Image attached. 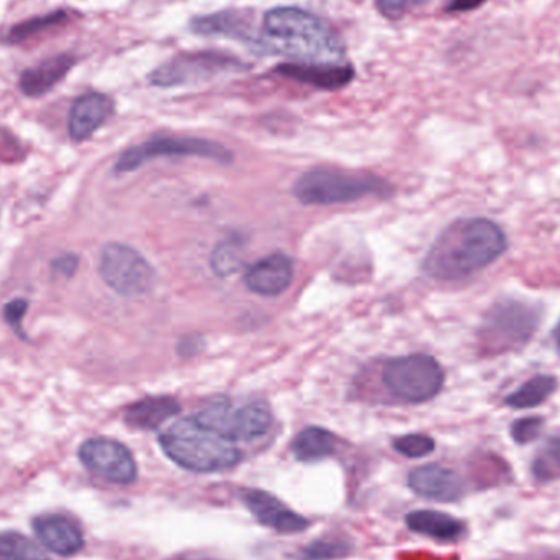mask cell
Masks as SVG:
<instances>
[{"mask_svg": "<svg viewBox=\"0 0 560 560\" xmlns=\"http://www.w3.org/2000/svg\"><path fill=\"white\" fill-rule=\"evenodd\" d=\"M506 249L509 238L502 226L483 217H467L438 236L424 258L423 271L441 282H459L492 266Z\"/></svg>", "mask_w": 560, "mask_h": 560, "instance_id": "cell-1", "label": "cell"}, {"mask_svg": "<svg viewBox=\"0 0 560 560\" xmlns=\"http://www.w3.org/2000/svg\"><path fill=\"white\" fill-rule=\"evenodd\" d=\"M259 51L290 56L316 65H338L345 46L335 30L315 13L296 7H279L266 13Z\"/></svg>", "mask_w": 560, "mask_h": 560, "instance_id": "cell-2", "label": "cell"}, {"mask_svg": "<svg viewBox=\"0 0 560 560\" xmlns=\"http://www.w3.org/2000/svg\"><path fill=\"white\" fill-rule=\"evenodd\" d=\"M167 459L194 474L225 472L238 466L242 453L233 441L207 430L196 418H183L160 436Z\"/></svg>", "mask_w": 560, "mask_h": 560, "instance_id": "cell-3", "label": "cell"}, {"mask_svg": "<svg viewBox=\"0 0 560 560\" xmlns=\"http://www.w3.org/2000/svg\"><path fill=\"white\" fill-rule=\"evenodd\" d=\"M542 308L528 300L503 296L483 316L479 342L486 355L518 351L532 341L541 325Z\"/></svg>", "mask_w": 560, "mask_h": 560, "instance_id": "cell-4", "label": "cell"}, {"mask_svg": "<svg viewBox=\"0 0 560 560\" xmlns=\"http://www.w3.org/2000/svg\"><path fill=\"white\" fill-rule=\"evenodd\" d=\"M293 192L305 206H335L355 202L365 197L387 199L394 194V187L375 174L315 167L296 180Z\"/></svg>", "mask_w": 560, "mask_h": 560, "instance_id": "cell-5", "label": "cell"}, {"mask_svg": "<svg viewBox=\"0 0 560 560\" xmlns=\"http://www.w3.org/2000/svg\"><path fill=\"white\" fill-rule=\"evenodd\" d=\"M194 418L207 430L233 443L259 440L269 433L275 423V415L265 400L238 405L229 397L210 398Z\"/></svg>", "mask_w": 560, "mask_h": 560, "instance_id": "cell-6", "label": "cell"}, {"mask_svg": "<svg viewBox=\"0 0 560 560\" xmlns=\"http://www.w3.org/2000/svg\"><path fill=\"white\" fill-rule=\"evenodd\" d=\"M382 381L392 397L418 405L433 400L443 390L446 375L433 355L410 354L390 359L384 365Z\"/></svg>", "mask_w": 560, "mask_h": 560, "instance_id": "cell-7", "label": "cell"}, {"mask_svg": "<svg viewBox=\"0 0 560 560\" xmlns=\"http://www.w3.org/2000/svg\"><path fill=\"white\" fill-rule=\"evenodd\" d=\"M189 156L206 158V160L219 161L222 164L232 163L233 160L232 151L217 141L206 140V138L160 135V137L150 138L144 143L137 144L121 153L115 163V173H131L156 158Z\"/></svg>", "mask_w": 560, "mask_h": 560, "instance_id": "cell-8", "label": "cell"}, {"mask_svg": "<svg viewBox=\"0 0 560 560\" xmlns=\"http://www.w3.org/2000/svg\"><path fill=\"white\" fill-rule=\"evenodd\" d=\"M246 69H248L246 62L226 52H183L154 69L148 79L156 88H179V85L209 81L226 72H240Z\"/></svg>", "mask_w": 560, "mask_h": 560, "instance_id": "cell-9", "label": "cell"}, {"mask_svg": "<svg viewBox=\"0 0 560 560\" xmlns=\"http://www.w3.org/2000/svg\"><path fill=\"white\" fill-rule=\"evenodd\" d=\"M101 278L121 296L143 295L153 282L150 262L131 246L110 243L98 259Z\"/></svg>", "mask_w": 560, "mask_h": 560, "instance_id": "cell-10", "label": "cell"}, {"mask_svg": "<svg viewBox=\"0 0 560 560\" xmlns=\"http://www.w3.org/2000/svg\"><path fill=\"white\" fill-rule=\"evenodd\" d=\"M82 466L114 486H131L138 479L133 454L120 441L110 438H91L79 447Z\"/></svg>", "mask_w": 560, "mask_h": 560, "instance_id": "cell-11", "label": "cell"}, {"mask_svg": "<svg viewBox=\"0 0 560 560\" xmlns=\"http://www.w3.org/2000/svg\"><path fill=\"white\" fill-rule=\"evenodd\" d=\"M240 495L256 522L279 535H296L310 528L308 520L289 509L275 493L259 489H245Z\"/></svg>", "mask_w": 560, "mask_h": 560, "instance_id": "cell-12", "label": "cell"}, {"mask_svg": "<svg viewBox=\"0 0 560 560\" xmlns=\"http://www.w3.org/2000/svg\"><path fill=\"white\" fill-rule=\"evenodd\" d=\"M407 483L411 492L434 502H457L466 493V482L460 474L440 464L417 467L408 474Z\"/></svg>", "mask_w": 560, "mask_h": 560, "instance_id": "cell-13", "label": "cell"}, {"mask_svg": "<svg viewBox=\"0 0 560 560\" xmlns=\"http://www.w3.org/2000/svg\"><path fill=\"white\" fill-rule=\"evenodd\" d=\"M33 532L43 548L61 558H71L84 548V533L71 516L45 513L33 520Z\"/></svg>", "mask_w": 560, "mask_h": 560, "instance_id": "cell-14", "label": "cell"}, {"mask_svg": "<svg viewBox=\"0 0 560 560\" xmlns=\"http://www.w3.org/2000/svg\"><path fill=\"white\" fill-rule=\"evenodd\" d=\"M190 28L197 35L238 39L258 51L261 46V39H259L252 16L248 13L240 12V10H223V12L210 13V15L196 16L190 22Z\"/></svg>", "mask_w": 560, "mask_h": 560, "instance_id": "cell-15", "label": "cell"}, {"mask_svg": "<svg viewBox=\"0 0 560 560\" xmlns=\"http://www.w3.org/2000/svg\"><path fill=\"white\" fill-rule=\"evenodd\" d=\"M115 102L101 92H88L72 104L69 112V137L72 141L91 138L114 115Z\"/></svg>", "mask_w": 560, "mask_h": 560, "instance_id": "cell-16", "label": "cell"}, {"mask_svg": "<svg viewBox=\"0 0 560 560\" xmlns=\"http://www.w3.org/2000/svg\"><path fill=\"white\" fill-rule=\"evenodd\" d=\"M276 74L322 91H338L354 78L349 65H316V62H287L275 69Z\"/></svg>", "mask_w": 560, "mask_h": 560, "instance_id": "cell-17", "label": "cell"}, {"mask_svg": "<svg viewBox=\"0 0 560 560\" xmlns=\"http://www.w3.org/2000/svg\"><path fill=\"white\" fill-rule=\"evenodd\" d=\"M293 280V262L283 253L266 256L245 276L246 285L259 295L276 296L285 292Z\"/></svg>", "mask_w": 560, "mask_h": 560, "instance_id": "cell-18", "label": "cell"}, {"mask_svg": "<svg viewBox=\"0 0 560 560\" xmlns=\"http://www.w3.org/2000/svg\"><path fill=\"white\" fill-rule=\"evenodd\" d=\"M75 66V56L58 55L45 59L33 68L25 69L20 75V91L26 97H42L55 89Z\"/></svg>", "mask_w": 560, "mask_h": 560, "instance_id": "cell-19", "label": "cell"}, {"mask_svg": "<svg viewBox=\"0 0 560 560\" xmlns=\"http://www.w3.org/2000/svg\"><path fill=\"white\" fill-rule=\"evenodd\" d=\"M180 411L179 401L173 397H148L135 401L125 410V423L135 430H158Z\"/></svg>", "mask_w": 560, "mask_h": 560, "instance_id": "cell-20", "label": "cell"}, {"mask_svg": "<svg viewBox=\"0 0 560 560\" xmlns=\"http://www.w3.org/2000/svg\"><path fill=\"white\" fill-rule=\"evenodd\" d=\"M405 523L410 532L438 541H457L466 533V525L460 520L436 510H417L408 513Z\"/></svg>", "mask_w": 560, "mask_h": 560, "instance_id": "cell-21", "label": "cell"}, {"mask_svg": "<svg viewBox=\"0 0 560 560\" xmlns=\"http://www.w3.org/2000/svg\"><path fill=\"white\" fill-rule=\"evenodd\" d=\"M338 436L331 431L319 427H306L293 438L290 451L299 463L313 464L331 457L338 450Z\"/></svg>", "mask_w": 560, "mask_h": 560, "instance_id": "cell-22", "label": "cell"}, {"mask_svg": "<svg viewBox=\"0 0 560 560\" xmlns=\"http://www.w3.org/2000/svg\"><path fill=\"white\" fill-rule=\"evenodd\" d=\"M71 20L72 15L68 10H56L46 15L33 16V19L12 26L3 36V42L7 45H25V43L42 38L45 33H52L61 26L68 25Z\"/></svg>", "mask_w": 560, "mask_h": 560, "instance_id": "cell-23", "label": "cell"}, {"mask_svg": "<svg viewBox=\"0 0 560 560\" xmlns=\"http://www.w3.org/2000/svg\"><path fill=\"white\" fill-rule=\"evenodd\" d=\"M559 381L555 375H535L526 381L522 387L505 398V405L515 410H529L548 401L558 392Z\"/></svg>", "mask_w": 560, "mask_h": 560, "instance_id": "cell-24", "label": "cell"}, {"mask_svg": "<svg viewBox=\"0 0 560 560\" xmlns=\"http://www.w3.org/2000/svg\"><path fill=\"white\" fill-rule=\"evenodd\" d=\"M355 546L348 536H323L300 549L299 560H341L354 552Z\"/></svg>", "mask_w": 560, "mask_h": 560, "instance_id": "cell-25", "label": "cell"}, {"mask_svg": "<svg viewBox=\"0 0 560 560\" xmlns=\"http://www.w3.org/2000/svg\"><path fill=\"white\" fill-rule=\"evenodd\" d=\"M0 560H49L42 546L16 532L0 533Z\"/></svg>", "mask_w": 560, "mask_h": 560, "instance_id": "cell-26", "label": "cell"}, {"mask_svg": "<svg viewBox=\"0 0 560 560\" xmlns=\"http://www.w3.org/2000/svg\"><path fill=\"white\" fill-rule=\"evenodd\" d=\"M533 476L538 482L560 479V436L549 438L533 460Z\"/></svg>", "mask_w": 560, "mask_h": 560, "instance_id": "cell-27", "label": "cell"}, {"mask_svg": "<svg viewBox=\"0 0 560 560\" xmlns=\"http://www.w3.org/2000/svg\"><path fill=\"white\" fill-rule=\"evenodd\" d=\"M210 266L220 278H229V276L235 275L243 266L242 245L238 242H232V240L219 243L213 248L212 256H210Z\"/></svg>", "mask_w": 560, "mask_h": 560, "instance_id": "cell-28", "label": "cell"}, {"mask_svg": "<svg viewBox=\"0 0 560 560\" xmlns=\"http://www.w3.org/2000/svg\"><path fill=\"white\" fill-rule=\"evenodd\" d=\"M392 446L398 454L408 457V459H420V457L430 456L436 450L433 438L420 433L405 434V436L397 438Z\"/></svg>", "mask_w": 560, "mask_h": 560, "instance_id": "cell-29", "label": "cell"}, {"mask_svg": "<svg viewBox=\"0 0 560 560\" xmlns=\"http://www.w3.org/2000/svg\"><path fill=\"white\" fill-rule=\"evenodd\" d=\"M542 428H545V418L542 417H526L520 418L515 423L512 424L513 441L518 444H529L533 441L538 440L541 434Z\"/></svg>", "mask_w": 560, "mask_h": 560, "instance_id": "cell-30", "label": "cell"}, {"mask_svg": "<svg viewBox=\"0 0 560 560\" xmlns=\"http://www.w3.org/2000/svg\"><path fill=\"white\" fill-rule=\"evenodd\" d=\"M428 2L430 0H377V9L387 19L398 20Z\"/></svg>", "mask_w": 560, "mask_h": 560, "instance_id": "cell-31", "label": "cell"}, {"mask_svg": "<svg viewBox=\"0 0 560 560\" xmlns=\"http://www.w3.org/2000/svg\"><path fill=\"white\" fill-rule=\"evenodd\" d=\"M26 310H28V302L23 299L12 300V302L7 303L5 308H3V318L12 326L13 331H15L20 338H25L22 329V318Z\"/></svg>", "mask_w": 560, "mask_h": 560, "instance_id": "cell-32", "label": "cell"}, {"mask_svg": "<svg viewBox=\"0 0 560 560\" xmlns=\"http://www.w3.org/2000/svg\"><path fill=\"white\" fill-rule=\"evenodd\" d=\"M489 2V0H450L444 7L447 13H466L474 12V10L482 7L483 3Z\"/></svg>", "mask_w": 560, "mask_h": 560, "instance_id": "cell-33", "label": "cell"}, {"mask_svg": "<svg viewBox=\"0 0 560 560\" xmlns=\"http://www.w3.org/2000/svg\"><path fill=\"white\" fill-rule=\"evenodd\" d=\"M78 265L79 259L75 258L74 255H66L56 259L52 268H55V271L61 272L62 276H72L74 275L75 269H78Z\"/></svg>", "mask_w": 560, "mask_h": 560, "instance_id": "cell-34", "label": "cell"}, {"mask_svg": "<svg viewBox=\"0 0 560 560\" xmlns=\"http://www.w3.org/2000/svg\"><path fill=\"white\" fill-rule=\"evenodd\" d=\"M552 339H555L556 346L560 349V322L556 325L555 331H552Z\"/></svg>", "mask_w": 560, "mask_h": 560, "instance_id": "cell-35", "label": "cell"}, {"mask_svg": "<svg viewBox=\"0 0 560 560\" xmlns=\"http://www.w3.org/2000/svg\"><path fill=\"white\" fill-rule=\"evenodd\" d=\"M184 560H213V559H184Z\"/></svg>", "mask_w": 560, "mask_h": 560, "instance_id": "cell-36", "label": "cell"}]
</instances>
